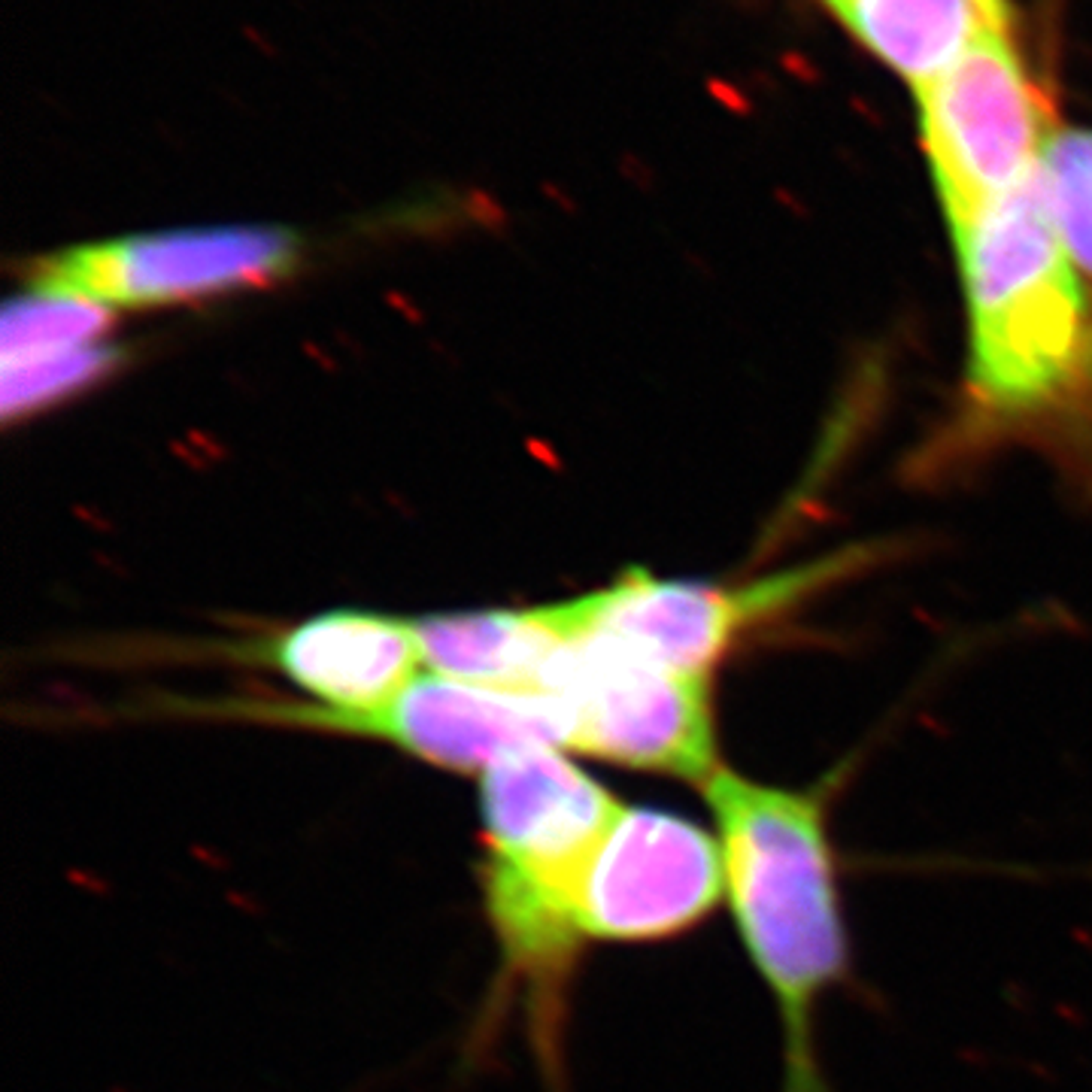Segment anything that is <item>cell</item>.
<instances>
[{"mask_svg":"<svg viewBox=\"0 0 1092 1092\" xmlns=\"http://www.w3.org/2000/svg\"><path fill=\"white\" fill-rule=\"evenodd\" d=\"M716 819L726 898L744 950L780 1011V1092H829L817 1016L850 974L838 850L825 789H792L719 768L701 786Z\"/></svg>","mask_w":1092,"mask_h":1092,"instance_id":"cell-1","label":"cell"},{"mask_svg":"<svg viewBox=\"0 0 1092 1092\" xmlns=\"http://www.w3.org/2000/svg\"><path fill=\"white\" fill-rule=\"evenodd\" d=\"M953 243L968 295L974 392L1001 410L1041 407L1089 359L1092 304L1037 170Z\"/></svg>","mask_w":1092,"mask_h":1092,"instance_id":"cell-2","label":"cell"},{"mask_svg":"<svg viewBox=\"0 0 1092 1092\" xmlns=\"http://www.w3.org/2000/svg\"><path fill=\"white\" fill-rule=\"evenodd\" d=\"M620 807L556 747H522L483 771L486 910L519 972L550 974L577 950V880Z\"/></svg>","mask_w":1092,"mask_h":1092,"instance_id":"cell-3","label":"cell"},{"mask_svg":"<svg viewBox=\"0 0 1092 1092\" xmlns=\"http://www.w3.org/2000/svg\"><path fill=\"white\" fill-rule=\"evenodd\" d=\"M917 107L953 240L1032 180L1056 131L1011 22L990 28L953 67L917 88Z\"/></svg>","mask_w":1092,"mask_h":1092,"instance_id":"cell-4","label":"cell"},{"mask_svg":"<svg viewBox=\"0 0 1092 1092\" xmlns=\"http://www.w3.org/2000/svg\"><path fill=\"white\" fill-rule=\"evenodd\" d=\"M537 692L565 704L568 750L701 786L719 771L708 674L589 631L546 662Z\"/></svg>","mask_w":1092,"mask_h":1092,"instance_id":"cell-5","label":"cell"},{"mask_svg":"<svg viewBox=\"0 0 1092 1092\" xmlns=\"http://www.w3.org/2000/svg\"><path fill=\"white\" fill-rule=\"evenodd\" d=\"M726 895L719 838L653 807H620L574 892L579 941L644 944L683 935Z\"/></svg>","mask_w":1092,"mask_h":1092,"instance_id":"cell-6","label":"cell"},{"mask_svg":"<svg viewBox=\"0 0 1092 1092\" xmlns=\"http://www.w3.org/2000/svg\"><path fill=\"white\" fill-rule=\"evenodd\" d=\"M862 558L865 556L841 553L747 586L680 583L631 568L601 592L553 604V613L568 641L607 631L683 671L710 674L713 662L726 656L747 628L847 577Z\"/></svg>","mask_w":1092,"mask_h":1092,"instance_id":"cell-7","label":"cell"},{"mask_svg":"<svg viewBox=\"0 0 1092 1092\" xmlns=\"http://www.w3.org/2000/svg\"><path fill=\"white\" fill-rule=\"evenodd\" d=\"M240 716L389 741L449 771H486L522 747L568 750L571 716L550 692L489 689L440 674H419L374 710L319 704H240Z\"/></svg>","mask_w":1092,"mask_h":1092,"instance_id":"cell-8","label":"cell"},{"mask_svg":"<svg viewBox=\"0 0 1092 1092\" xmlns=\"http://www.w3.org/2000/svg\"><path fill=\"white\" fill-rule=\"evenodd\" d=\"M297 250V234L279 225L180 228L52 252L31 268V283L107 310L155 307L271 283L292 271Z\"/></svg>","mask_w":1092,"mask_h":1092,"instance_id":"cell-9","label":"cell"},{"mask_svg":"<svg viewBox=\"0 0 1092 1092\" xmlns=\"http://www.w3.org/2000/svg\"><path fill=\"white\" fill-rule=\"evenodd\" d=\"M258 659L310 692L319 708L374 710L419 677L422 649L407 620L331 610L271 638Z\"/></svg>","mask_w":1092,"mask_h":1092,"instance_id":"cell-10","label":"cell"},{"mask_svg":"<svg viewBox=\"0 0 1092 1092\" xmlns=\"http://www.w3.org/2000/svg\"><path fill=\"white\" fill-rule=\"evenodd\" d=\"M850 37L917 92L986 31L1011 22L1005 0H822Z\"/></svg>","mask_w":1092,"mask_h":1092,"instance_id":"cell-11","label":"cell"},{"mask_svg":"<svg viewBox=\"0 0 1092 1092\" xmlns=\"http://www.w3.org/2000/svg\"><path fill=\"white\" fill-rule=\"evenodd\" d=\"M422 665L434 674L489 689L537 692V680L568 638L553 607L483 610L416 620Z\"/></svg>","mask_w":1092,"mask_h":1092,"instance_id":"cell-12","label":"cell"},{"mask_svg":"<svg viewBox=\"0 0 1092 1092\" xmlns=\"http://www.w3.org/2000/svg\"><path fill=\"white\" fill-rule=\"evenodd\" d=\"M1037 183L1074 271L1092 279V131L1056 128Z\"/></svg>","mask_w":1092,"mask_h":1092,"instance_id":"cell-13","label":"cell"},{"mask_svg":"<svg viewBox=\"0 0 1092 1092\" xmlns=\"http://www.w3.org/2000/svg\"><path fill=\"white\" fill-rule=\"evenodd\" d=\"M110 316L113 313L100 304L31 289L12 297L4 310V331H0L4 361L92 346V340L110 328Z\"/></svg>","mask_w":1092,"mask_h":1092,"instance_id":"cell-14","label":"cell"},{"mask_svg":"<svg viewBox=\"0 0 1092 1092\" xmlns=\"http://www.w3.org/2000/svg\"><path fill=\"white\" fill-rule=\"evenodd\" d=\"M116 361V349L107 346H76L33 356L22 361H4V416L12 419L31 413L43 404L67 392H76L100 377Z\"/></svg>","mask_w":1092,"mask_h":1092,"instance_id":"cell-15","label":"cell"}]
</instances>
